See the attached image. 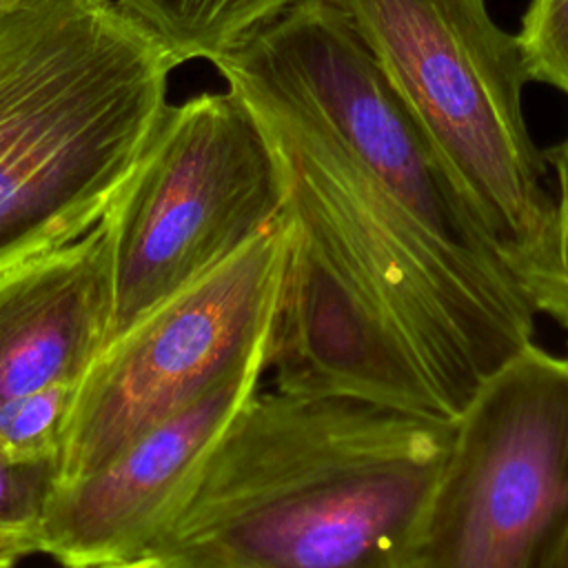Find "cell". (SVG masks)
<instances>
[{"instance_id":"7","label":"cell","mask_w":568,"mask_h":568,"mask_svg":"<svg viewBox=\"0 0 568 568\" xmlns=\"http://www.w3.org/2000/svg\"><path fill=\"white\" fill-rule=\"evenodd\" d=\"M264 359L131 442L91 475L53 484L42 552L60 566H91L149 552L180 508L213 439L260 388Z\"/></svg>"},{"instance_id":"1","label":"cell","mask_w":568,"mask_h":568,"mask_svg":"<svg viewBox=\"0 0 568 568\" xmlns=\"http://www.w3.org/2000/svg\"><path fill=\"white\" fill-rule=\"evenodd\" d=\"M453 426L257 388L149 552L178 568H410Z\"/></svg>"},{"instance_id":"11","label":"cell","mask_w":568,"mask_h":568,"mask_svg":"<svg viewBox=\"0 0 568 568\" xmlns=\"http://www.w3.org/2000/svg\"><path fill=\"white\" fill-rule=\"evenodd\" d=\"M78 384H51L0 404V457L58 470Z\"/></svg>"},{"instance_id":"4","label":"cell","mask_w":568,"mask_h":568,"mask_svg":"<svg viewBox=\"0 0 568 568\" xmlns=\"http://www.w3.org/2000/svg\"><path fill=\"white\" fill-rule=\"evenodd\" d=\"M282 213L280 162L235 91L166 104L135 171L104 213L113 273L109 342Z\"/></svg>"},{"instance_id":"14","label":"cell","mask_w":568,"mask_h":568,"mask_svg":"<svg viewBox=\"0 0 568 568\" xmlns=\"http://www.w3.org/2000/svg\"><path fill=\"white\" fill-rule=\"evenodd\" d=\"M517 38L530 80L568 95V0H530Z\"/></svg>"},{"instance_id":"8","label":"cell","mask_w":568,"mask_h":568,"mask_svg":"<svg viewBox=\"0 0 568 568\" xmlns=\"http://www.w3.org/2000/svg\"><path fill=\"white\" fill-rule=\"evenodd\" d=\"M286 217V215H284ZM286 255L266 342L273 386L453 422L406 351L286 220Z\"/></svg>"},{"instance_id":"15","label":"cell","mask_w":568,"mask_h":568,"mask_svg":"<svg viewBox=\"0 0 568 568\" xmlns=\"http://www.w3.org/2000/svg\"><path fill=\"white\" fill-rule=\"evenodd\" d=\"M62 568H178L164 557L155 552H142L131 559H118V561H106V564H91V566H62Z\"/></svg>"},{"instance_id":"6","label":"cell","mask_w":568,"mask_h":568,"mask_svg":"<svg viewBox=\"0 0 568 568\" xmlns=\"http://www.w3.org/2000/svg\"><path fill=\"white\" fill-rule=\"evenodd\" d=\"M286 237L282 213L100 351L78 384L53 484L95 473L242 368L266 362Z\"/></svg>"},{"instance_id":"17","label":"cell","mask_w":568,"mask_h":568,"mask_svg":"<svg viewBox=\"0 0 568 568\" xmlns=\"http://www.w3.org/2000/svg\"><path fill=\"white\" fill-rule=\"evenodd\" d=\"M566 568H568V564H566Z\"/></svg>"},{"instance_id":"9","label":"cell","mask_w":568,"mask_h":568,"mask_svg":"<svg viewBox=\"0 0 568 568\" xmlns=\"http://www.w3.org/2000/svg\"><path fill=\"white\" fill-rule=\"evenodd\" d=\"M113 317L106 217L80 237L0 273V404L80 384Z\"/></svg>"},{"instance_id":"12","label":"cell","mask_w":568,"mask_h":568,"mask_svg":"<svg viewBox=\"0 0 568 568\" xmlns=\"http://www.w3.org/2000/svg\"><path fill=\"white\" fill-rule=\"evenodd\" d=\"M55 481L51 466H20L0 457V568L42 552V519Z\"/></svg>"},{"instance_id":"3","label":"cell","mask_w":568,"mask_h":568,"mask_svg":"<svg viewBox=\"0 0 568 568\" xmlns=\"http://www.w3.org/2000/svg\"><path fill=\"white\" fill-rule=\"evenodd\" d=\"M353 27L506 262L524 277L544 257L555 195L528 133L530 80L519 38L486 0H328Z\"/></svg>"},{"instance_id":"13","label":"cell","mask_w":568,"mask_h":568,"mask_svg":"<svg viewBox=\"0 0 568 568\" xmlns=\"http://www.w3.org/2000/svg\"><path fill=\"white\" fill-rule=\"evenodd\" d=\"M544 158L552 182L555 220L548 248L524 277V291L537 313L568 328V135L546 149Z\"/></svg>"},{"instance_id":"2","label":"cell","mask_w":568,"mask_h":568,"mask_svg":"<svg viewBox=\"0 0 568 568\" xmlns=\"http://www.w3.org/2000/svg\"><path fill=\"white\" fill-rule=\"evenodd\" d=\"M175 67L113 0L0 9V273L102 220L158 129Z\"/></svg>"},{"instance_id":"10","label":"cell","mask_w":568,"mask_h":568,"mask_svg":"<svg viewBox=\"0 0 568 568\" xmlns=\"http://www.w3.org/2000/svg\"><path fill=\"white\" fill-rule=\"evenodd\" d=\"M175 60L226 55L308 0H113Z\"/></svg>"},{"instance_id":"5","label":"cell","mask_w":568,"mask_h":568,"mask_svg":"<svg viewBox=\"0 0 568 568\" xmlns=\"http://www.w3.org/2000/svg\"><path fill=\"white\" fill-rule=\"evenodd\" d=\"M568 357L535 342L453 426L410 568H566Z\"/></svg>"},{"instance_id":"16","label":"cell","mask_w":568,"mask_h":568,"mask_svg":"<svg viewBox=\"0 0 568 568\" xmlns=\"http://www.w3.org/2000/svg\"><path fill=\"white\" fill-rule=\"evenodd\" d=\"M11 2H16V0H0V9L7 7V4H11Z\"/></svg>"}]
</instances>
